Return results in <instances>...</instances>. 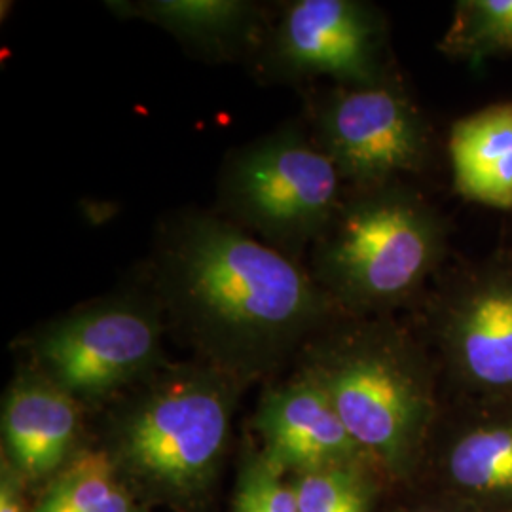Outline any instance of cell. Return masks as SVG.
Instances as JSON below:
<instances>
[{
	"mask_svg": "<svg viewBox=\"0 0 512 512\" xmlns=\"http://www.w3.org/2000/svg\"><path fill=\"white\" fill-rule=\"evenodd\" d=\"M319 385L389 488H410L439 420L435 378L403 330L355 323L315 340L298 368Z\"/></svg>",
	"mask_w": 512,
	"mask_h": 512,
	"instance_id": "cell-3",
	"label": "cell"
},
{
	"mask_svg": "<svg viewBox=\"0 0 512 512\" xmlns=\"http://www.w3.org/2000/svg\"><path fill=\"white\" fill-rule=\"evenodd\" d=\"M439 344L475 403H512V266L490 268L459 289L442 313Z\"/></svg>",
	"mask_w": 512,
	"mask_h": 512,
	"instance_id": "cell-10",
	"label": "cell"
},
{
	"mask_svg": "<svg viewBox=\"0 0 512 512\" xmlns=\"http://www.w3.org/2000/svg\"><path fill=\"white\" fill-rule=\"evenodd\" d=\"M446 46L475 63L488 55L512 54V0L461 2Z\"/></svg>",
	"mask_w": 512,
	"mask_h": 512,
	"instance_id": "cell-17",
	"label": "cell"
},
{
	"mask_svg": "<svg viewBox=\"0 0 512 512\" xmlns=\"http://www.w3.org/2000/svg\"><path fill=\"white\" fill-rule=\"evenodd\" d=\"M410 488L467 512H512V403H476L433 435Z\"/></svg>",
	"mask_w": 512,
	"mask_h": 512,
	"instance_id": "cell-8",
	"label": "cell"
},
{
	"mask_svg": "<svg viewBox=\"0 0 512 512\" xmlns=\"http://www.w3.org/2000/svg\"><path fill=\"white\" fill-rule=\"evenodd\" d=\"M243 385L205 361L165 365L112 410L101 448L147 509L211 512Z\"/></svg>",
	"mask_w": 512,
	"mask_h": 512,
	"instance_id": "cell-2",
	"label": "cell"
},
{
	"mask_svg": "<svg viewBox=\"0 0 512 512\" xmlns=\"http://www.w3.org/2000/svg\"><path fill=\"white\" fill-rule=\"evenodd\" d=\"M253 429L260 452L287 476L355 463L372 465L325 391L300 370L262 393Z\"/></svg>",
	"mask_w": 512,
	"mask_h": 512,
	"instance_id": "cell-11",
	"label": "cell"
},
{
	"mask_svg": "<svg viewBox=\"0 0 512 512\" xmlns=\"http://www.w3.org/2000/svg\"><path fill=\"white\" fill-rule=\"evenodd\" d=\"M289 480L300 512H376L382 495L391 490L368 463L330 467Z\"/></svg>",
	"mask_w": 512,
	"mask_h": 512,
	"instance_id": "cell-16",
	"label": "cell"
},
{
	"mask_svg": "<svg viewBox=\"0 0 512 512\" xmlns=\"http://www.w3.org/2000/svg\"><path fill=\"white\" fill-rule=\"evenodd\" d=\"M382 25L353 0H298L275 29L272 59L289 76H330L351 88L382 84Z\"/></svg>",
	"mask_w": 512,
	"mask_h": 512,
	"instance_id": "cell-9",
	"label": "cell"
},
{
	"mask_svg": "<svg viewBox=\"0 0 512 512\" xmlns=\"http://www.w3.org/2000/svg\"><path fill=\"white\" fill-rule=\"evenodd\" d=\"M33 512H150L116 473L101 446H84L50 480Z\"/></svg>",
	"mask_w": 512,
	"mask_h": 512,
	"instance_id": "cell-14",
	"label": "cell"
},
{
	"mask_svg": "<svg viewBox=\"0 0 512 512\" xmlns=\"http://www.w3.org/2000/svg\"><path fill=\"white\" fill-rule=\"evenodd\" d=\"M160 306L202 361L243 384L274 368L338 310L313 275L236 222L183 215L156 260Z\"/></svg>",
	"mask_w": 512,
	"mask_h": 512,
	"instance_id": "cell-1",
	"label": "cell"
},
{
	"mask_svg": "<svg viewBox=\"0 0 512 512\" xmlns=\"http://www.w3.org/2000/svg\"><path fill=\"white\" fill-rule=\"evenodd\" d=\"M31 490L18 471L0 458V512H33V503H29Z\"/></svg>",
	"mask_w": 512,
	"mask_h": 512,
	"instance_id": "cell-19",
	"label": "cell"
},
{
	"mask_svg": "<svg viewBox=\"0 0 512 512\" xmlns=\"http://www.w3.org/2000/svg\"><path fill=\"white\" fill-rule=\"evenodd\" d=\"M128 14L156 23L190 44L220 50L255 27V8L239 0H150L129 4Z\"/></svg>",
	"mask_w": 512,
	"mask_h": 512,
	"instance_id": "cell-15",
	"label": "cell"
},
{
	"mask_svg": "<svg viewBox=\"0 0 512 512\" xmlns=\"http://www.w3.org/2000/svg\"><path fill=\"white\" fill-rule=\"evenodd\" d=\"M2 458L31 492H40L86 446L84 406L33 366L8 385L2 401Z\"/></svg>",
	"mask_w": 512,
	"mask_h": 512,
	"instance_id": "cell-12",
	"label": "cell"
},
{
	"mask_svg": "<svg viewBox=\"0 0 512 512\" xmlns=\"http://www.w3.org/2000/svg\"><path fill=\"white\" fill-rule=\"evenodd\" d=\"M404 490H410L408 494L410 497L406 501L397 503L391 512H467L448 501H442L435 495L425 494L414 488H404Z\"/></svg>",
	"mask_w": 512,
	"mask_h": 512,
	"instance_id": "cell-20",
	"label": "cell"
},
{
	"mask_svg": "<svg viewBox=\"0 0 512 512\" xmlns=\"http://www.w3.org/2000/svg\"><path fill=\"white\" fill-rule=\"evenodd\" d=\"M232 512H300L289 476L255 446L239 461Z\"/></svg>",
	"mask_w": 512,
	"mask_h": 512,
	"instance_id": "cell-18",
	"label": "cell"
},
{
	"mask_svg": "<svg viewBox=\"0 0 512 512\" xmlns=\"http://www.w3.org/2000/svg\"><path fill=\"white\" fill-rule=\"evenodd\" d=\"M444 230L416 194L382 186L342 203L315 241V281L338 308L365 313L404 302L439 264Z\"/></svg>",
	"mask_w": 512,
	"mask_h": 512,
	"instance_id": "cell-4",
	"label": "cell"
},
{
	"mask_svg": "<svg viewBox=\"0 0 512 512\" xmlns=\"http://www.w3.org/2000/svg\"><path fill=\"white\" fill-rule=\"evenodd\" d=\"M321 150L340 177L368 190L418 171L427 156V129L401 90L374 84L330 93L317 116Z\"/></svg>",
	"mask_w": 512,
	"mask_h": 512,
	"instance_id": "cell-7",
	"label": "cell"
},
{
	"mask_svg": "<svg viewBox=\"0 0 512 512\" xmlns=\"http://www.w3.org/2000/svg\"><path fill=\"white\" fill-rule=\"evenodd\" d=\"M224 209L287 255L317 241L340 209V173L298 128L241 148L220 181Z\"/></svg>",
	"mask_w": 512,
	"mask_h": 512,
	"instance_id": "cell-5",
	"label": "cell"
},
{
	"mask_svg": "<svg viewBox=\"0 0 512 512\" xmlns=\"http://www.w3.org/2000/svg\"><path fill=\"white\" fill-rule=\"evenodd\" d=\"M450 162L459 194L495 209H512V103L492 105L458 120Z\"/></svg>",
	"mask_w": 512,
	"mask_h": 512,
	"instance_id": "cell-13",
	"label": "cell"
},
{
	"mask_svg": "<svg viewBox=\"0 0 512 512\" xmlns=\"http://www.w3.org/2000/svg\"><path fill=\"white\" fill-rule=\"evenodd\" d=\"M160 310L122 296L71 311L29 340V366L82 406L110 401L167 365Z\"/></svg>",
	"mask_w": 512,
	"mask_h": 512,
	"instance_id": "cell-6",
	"label": "cell"
}]
</instances>
